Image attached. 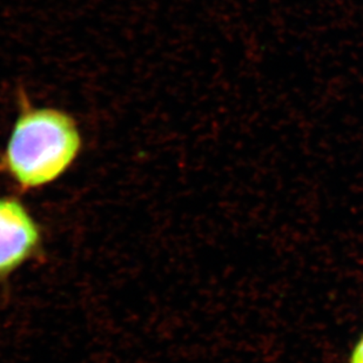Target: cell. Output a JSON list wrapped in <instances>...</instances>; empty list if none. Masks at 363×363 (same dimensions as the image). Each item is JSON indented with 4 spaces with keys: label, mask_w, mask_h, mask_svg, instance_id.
<instances>
[{
    "label": "cell",
    "mask_w": 363,
    "mask_h": 363,
    "mask_svg": "<svg viewBox=\"0 0 363 363\" xmlns=\"http://www.w3.org/2000/svg\"><path fill=\"white\" fill-rule=\"evenodd\" d=\"M17 116L0 152V177L18 192H35L59 182L84 150L79 123L67 111L35 106L24 87L17 91Z\"/></svg>",
    "instance_id": "1"
},
{
    "label": "cell",
    "mask_w": 363,
    "mask_h": 363,
    "mask_svg": "<svg viewBox=\"0 0 363 363\" xmlns=\"http://www.w3.org/2000/svg\"><path fill=\"white\" fill-rule=\"evenodd\" d=\"M43 247L40 223L28 207L17 196H0V281L38 259Z\"/></svg>",
    "instance_id": "2"
},
{
    "label": "cell",
    "mask_w": 363,
    "mask_h": 363,
    "mask_svg": "<svg viewBox=\"0 0 363 363\" xmlns=\"http://www.w3.org/2000/svg\"><path fill=\"white\" fill-rule=\"evenodd\" d=\"M350 363H363V335L354 347L353 353L350 357Z\"/></svg>",
    "instance_id": "3"
}]
</instances>
